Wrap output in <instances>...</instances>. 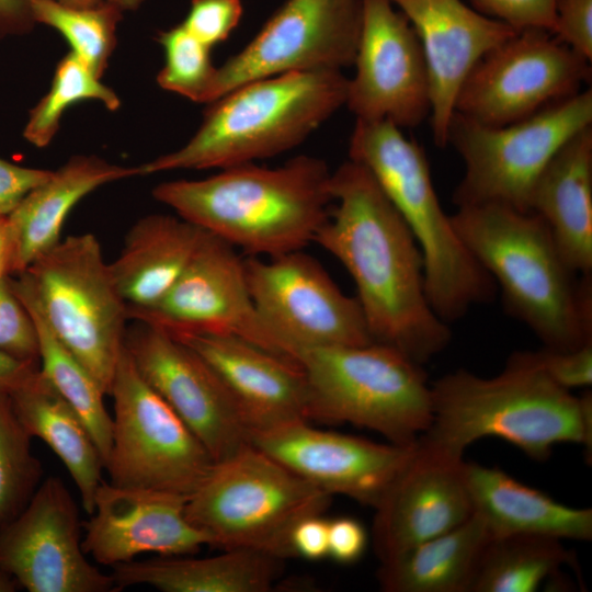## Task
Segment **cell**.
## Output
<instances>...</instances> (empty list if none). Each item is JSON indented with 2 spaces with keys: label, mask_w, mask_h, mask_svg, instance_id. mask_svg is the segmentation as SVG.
Masks as SVG:
<instances>
[{
  "label": "cell",
  "mask_w": 592,
  "mask_h": 592,
  "mask_svg": "<svg viewBox=\"0 0 592 592\" xmlns=\"http://www.w3.org/2000/svg\"><path fill=\"white\" fill-rule=\"evenodd\" d=\"M330 187L334 205L314 242L351 275L373 340L425 364L446 349L452 332L429 303L415 238L360 163L343 162Z\"/></svg>",
  "instance_id": "6da1fadb"
},
{
  "label": "cell",
  "mask_w": 592,
  "mask_h": 592,
  "mask_svg": "<svg viewBox=\"0 0 592 592\" xmlns=\"http://www.w3.org/2000/svg\"><path fill=\"white\" fill-rule=\"evenodd\" d=\"M331 173L322 159L303 155L277 168L252 162L163 182L152 195L249 257L273 258L314 242L333 203Z\"/></svg>",
  "instance_id": "7a4b0ae2"
},
{
  "label": "cell",
  "mask_w": 592,
  "mask_h": 592,
  "mask_svg": "<svg viewBox=\"0 0 592 592\" xmlns=\"http://www.w3.org/2000/svg\"><path fill=\"white\" fill-rule=\"evenodd\" d=\"M451 220L500 288L505 311L544 348L567 351L592 342V274L570 267L538 215L483 203L458 206Z\"/></svg>",
  "instance_id": "3957f363"
},
{
  "label": "cell",
  "mask_w": 592,
  "mask_h": 592,
  "mask_svg": "<svg viewBox=\"0 0 592 592\" xmlns=\"http://www.w3.org/2000/svg\"><path fill=\"white\" fill-rule=\"evenodd\" d=\"M432 422L423 436L464 454L487 437L504 440L535 460L560 443L592 448V395H572L554 383L531 351L510 355L502 372L485 378L464 368L431 384Z\"/></svg>",
  "instance_id": "277c9868"
},
{
  "label": "cell",
  "mask_w": 592,
  "mask_h": 592,
  "mask_svg": "<svg viewBox=\"0 0 592 592\" xmlns=\"http://www.w3.org/2000/svg\"><path fill=\"white\" fill-rule=\"evenodd\" d=\"M342 71L293 72L244 83L214 102L181 148L138 166V175L226 169L289 151L345 105Z\"/></svg>",
  "instance_id": "5b68a950"
},
{
  "label": "cell",
  "mask_w": 592,
  "mask_h": 592,
  "mask_svg": "<svg viewBox=\"0 0 592 592\" xmlns=\"http://www.w3.org/2000/svg\"><path fill=\"white\" fill-rule=\"evenodd\" d=\"M350 160L363 166L402 217L424 261L425 292L435 314L449 323L474 305L494 299L497 285L456 234L435 192L419 144L388 121L356 119Z\"/></svg>",
  "instance_id": "8992f818"
},
{
  "label": "cell",
  "mask_w": 592,
  "mask_h": 592,
  "mask_svg": "<svg viewBox=\"0 0 592 592\" xmlns=\"http://www.w3.org/2000/svg\"><path fill=\"white\" fill-rule=\"evenodd\" d=\"M296 362L306 380L307 420L366 428L399 445L414 444L432 422L423 365L391 345L309 349Z\"/></svg>",
  "instance_id": "52a82bcc"
},
{
  "label": "cell",
  "mask_w": 592,
  "mask_h": 592,
  "mask_svg": "<svg viewBox=\"0 0 592 592\" xmlns=\"http://www.w3.org/2000/svg\"><path fill=\"white\" fill-rule=\"evenodd\" d=\"M330 497L249 443L213 464L187 497L185 515L210 546L285 559L294 556V527L322 514Z\"/></svg>",
  "instance_id": "ba28073f"
},
{
  "label": "cell",
  "mask_w": 592,
  "mask_h": 592,
  "mask_svg": "<svg viewBox=\"0 0 592 592\" xmlns=\"http://www.w3.org/2000/svg\"><path fill=\"white\" fill-rule=\"evenodd\" d=\"M10 285L110 394L124 348L127 305L93 234L69 236Z\"/></svg>",
  "instance_id": "9c48e42d"
},
{
  "label": "cell",
  "mask_w": 592,
  "mask_h": 592,
  "mask_svg": "<svg viewBox=\"0 0 592 592\" xmlns=\"http://www.w3.org/2000/svg\"><path fill=\"white\" fill-rule=\"evenodd\" d=\"M592 126V91H579L520 121L483 125L454 114L448 141L465 171L453 201L458 206L497 203L528 210L539 173L576 134Z\"/></svg>",
  "instance_id": "30bf717a"
},
{
  "label": "cell",
  "mask_w": 592,
  "mask_h": 592,
  "mask_svg": "<svg viewBox=\"0 0 592 592\" xmlns=\"http://www.w3.org/2000/svg\"><path fill=\"white\" fill-rule=\"evenodd\" d=\"M109 395L114 401L112 443L104 464L109 482L189 497L215 462L141 377L125 346Z\"/></svg>",
  "instance_id": "8fae6325"
},
{
  "label": "cell",
  "mask_w": 592,
  "mask_h": 592,
  "mask_svg": "<svg viewBox=\"0 0 592 592\" xmlns=\"http://www.w3.org/2000/svg\"><path fill=\"white\" fill-rule=\"evenodd\" d=\"M255 309L281 356L306 350L375 342L356 297L344 294L304 250L243 259Z\"/></svg>",
  "instance_id": "7c38bea8"
},
{
  "label": "cell",
  "mask_w": 592,
  "mask_h": 592,
  "mask_svg": "<svg viewBox=\"0 0 592 592\" xmlns=\"http://www.w3.org/2000/svg\"><path fill=\"white\" fill-rule=\"evenodd\" d=\"M590 77V61L550 32L521 30L474 66L455 113L483 125H506L581 91Z\"/></svg>",
  "instance_id": "4fadbf2b"
},
{
  "label": "cell",
  "mask_w": 592,
  "mask_h": 592,
  "mask_svg": "<svg viewBox=\"0 0 592 592\" xmlns=\"http://www.w3.org/2000/svg\"><path fill=\"white\" fill-rule=\"evenodd\" d=\"M361 23V0H287L217 67L209 103L254 80L353 66Z\"/></svg>",
  "instance_id": "5bb4252c"
},
{
  "label": "cell",
  "mask_w": 592,
  "mask_h": 592,
  "mask_svg": "<svg viewBox=\"0 0 592 592\" xmlns=\"http://www.w3.org/2000/svg\"><path fill=\"white\" fill-rule=\"evenodd\" d=\"M127 318L173 337L234 335L281 356L251 298L243 259L209 232L168 293L150 306L127 307Z\"/></svg>",
  "instance_id": "9a60e30c"
},
{
  "label": "cell",
  "mask_w": 592,
  "mask_h": 592,
  "mask_svg": "<svg viewBox=\"0 0 592 592\" xmlns=\"http://www.w3.org/2000/svg\"><path fill=\"white\" fill-rule=\"evenodd\" d=\"M0 567L29 592L117 591L112 574L87 559L77 503L57 477L43 480L0 528Z\"/></svg>",
  "instance_id": "2e32d148"
},
{
  "label": "cell",
  "mask_w": 592,
  "mask_h": 592,
  "mask_svg": "<svg viewBox=\"0 0 592 592\" xmlns=\"http://www.w3.org/2000/svg\"><path fill=\"white\" fill-rule=\"evenodd\" d=\"M124 346L141 377L214 462L250 443V431L231 394L198 353L168 332L141 322L126 329Z\"/></svg>",
  "instance_id": "e0dca14e"
},
{
  "label": "cell",
  "mask_w": 592,
  "mask_h": 592,
  "mask_svg": "<svg viewBox=\"0 0 592 592\" xmlns=\"http://www.w3.org/2000/svg\"><path fill=\"white\" fill-rule=\"evenodd\" d=\"M362 23L345 105L356 119L415 127L430 115L424 56L408 19L391 0H361Z\"/></svg>",
  "instance_id": "ac0fdd59"
},
{
  "label": "cell",
  "mask_w": 592,
  "mask_h": 592,
  "mask_svg": "<svg viewBox=\"0 0 592 592\" xmlns=\"http://www.w3.org/2000/svg\"><path fill=\"white\" fill-rule=\"evenodd\" d=\"M463 455L419 436L379 503L373 544L380 561L446 533L473 514Z\"/></svg>",
  "instance_id": "d6986e66"
},
{
  "label": "cell",
  "mask_w": 592,
  "mask_h": 592,
  "mask_svg": "<svg viewBox=\"0 0 592 592\" xmlns=\"http://www.w3.org/2000/svg\"><path fill=\"white\" fill-rule=\"evenodd\" d=\"M250 443L330 496L342 494L373 508L415 444L378 443L316 429L307 421L252 432Z\"/></svg>",
  "instance_id": "ffe728a7"
},
{
  "label": "cell",
  "mask_w": 592,
  "mask_h": 592,
  "mask_svg": "<svg viewBox=\"0 0 592 592\" xmlns=\"http://www.w3.org/2000/svg\"><path fill=\"white\" fill-rule=\"evenodd\" d=\"M186 499L178 493L118 487L103 480L84 523V553L96 562L113 567L145 553L183 556L210 546L209 537L187 520Z\"/></svg>",
  "instance_id": "44dd1931"
},
{
  "label": "cell",
  "mask_w": 592,
  "mask_h": 592,
  "mask_svg": "<svg viewBox=\"0 0 592 592\" xmlns=\"http://www.w3.org/2000/svg\"><path fill=\"white\" fill-rule=\"evenodd\" d=\"M413 27L424 56L430 118L439 147L448 141L459 90L474 66L517 31L462 0H391Z\"/></svg>",
  "instance_id": "7402d4cb"
},
{
  "label": "cell",
  "mask_w": 592,
  "mask_h": 592,
  "mask_svg": "<svg viewBox=\"0 0 592 592\" xmlns=\"http://www.w3.org/2000/svg\"><path fill=\"white\" fill-rule=\"evenodd\" d=\"M173 338L198 353L218 374L250 434L308 421L306 380L297 362L228 334Z\"/></svg>",
  "instance_id": "603a6c76"
},
{
  "label": "cell",
  "mask_w": 592,
  "mask_h": 592,
  "mask_svg": "<svg viewBox=\"0 0 592 592\" xmlns=\"http://www.w3.org/2000/svg\"><path fill=\"white\" fill-rule=\"evenodd\" d=\"M528 210L546 223L570 267L592 274V126L549 160L532 187Z\"/></svg>",
  "instance_id": "cb8c5ba5"
},
{
  "label": "cell",
  "mask_w": 592,
  "mask_h": 592,
  "mask_svg": "<svg viewBox=\"0 0 592 592\" xmlns=\"http://www.w3.org/2000/svg\"><path fill=\"white\" fill-rule=\"evenodd\" d=\"M474 513L492 537L540 535L589 540L592 510L565 505L496 467L464 463Z\"/></svg>",
  "instance_id": "d4e9b609"
},
{
  "label": "cell",
  "mask_w": 592,
  "mask_h": 592,
  "mask_svg": "<svg viewBox=\"0 0 592 592\" xmlns=\"http://www.w3.org/2000/svg\"><path fill=\"white\" fill-rule=\"evenodd\" d=\"M138 175L137 167L110 163L96 156H73L32 190L8 216L12 238V275L25 271L60 241L75 205L98 187Z\"/></svg>",
  "instance_id": "484cf974"
},
{
  "label": "cell",
  "mask_w": 592,
  "mask_h": 592,
  "mask_svg": "<svg viewBox=\"0 0 592 592\" xmlns=\"http://www.w3.org/2000/svg\"><path fill=\"white\" fill-rule=\"evenodd\" d=\"M206 232L180 216L140 218L127 232L119 255L110 263L127 307L160 300L184 272Z\"/></svg>",
  "instance_id": "4316f807"
},
{
  "label": "cell",
  "mask_w": 592,
  "mask_h": 592,
  "mask_svg": "<svg viewBox=\"0 0 592 592\" xmlns=\"http://www.w3.org/2000/svg\"><path fill=\"white\" fill-rule=\"evenodd\" d=\"M283 559L236 548L191 558L159 556L112 567L116 590L145 584L163 592H265L278 578Z\"/></svg>",
  "instance_id": "83f0119b"
},
{
  "label": "cell",
  "mask_w": 592,
  "mask_h": 592,
  "mask_svg": "<svg viewBox=\"0 0 592 592\" xmlns=\"http://www.w3.org/2000/svg\"><path fill=\"white\" fill-rule=\"evenodd\" d=\"M10 398L27 433L60 458L77 486L83 510L91 514L104 462L84 422L39 368Z\"/></svg>",
  "instance_id": "f1b7e54d"
},
{
  "label": "cell",
  "mask_w": 592,
  "mask_h": 592,
  "mask_svg": "<svg viewBox=\"0 0 592 592\" xmlns=\"http://www.w3.org/2000/svg\"><path fill=\"white\" fill-rule=\"evenodd\" d=\"M491 538L474 513L459 526L380 561L379 585L387 592H469Z\"/></svg>",
  "instance_id": "f546056e"
},
{
  "label": "cell",
  "mask_w": 592,
  "mask_h": 592,
  "mask_svg": "<svg viewBox=\"0 0 592 592\" xmlns=\"http://www.w3.org/2000/svg\"><path fill=\"white\" fill-rule=\"evenodd\" d=\"M573 556L561 539L540 535L492 537L469 592H534Z\"/></svg>",
  "instance_id": "4dcf8cb0"
},
{
  "label": "cell",
  "mask_w": 592,
  "mask_h": 592,
  "mask_svg": "<svg viewBox=\"0 0 592 592\" xmlns=\"http://www.w3.org/2000/svg\"><path fill=\"white\" fill-rule=\"evenodd\" d=\"M21 303L36 328L41 373L84 422L105 464L111 449L113 420L104 405V391L91 373L53 333L41 314L32 305Z\"/></svg>",
  "instance_id": "1f68e13d"
},
{
  "label": "cell",
  "mask_w": 592,
  "mask_h": 592,
  "mask_svg": "<svg viewBox=\"0 0 592 592\" xmlns=\"http://www.w3.org/2000/svg\"><path fill=\"white\" fill-rule=\"evenodd\" d=\"M35 22L58 31L71 53L101 78L116 44L122 11L102 1L89 8H73L54 0H30Z\"/></svg>",
  "instance_id": "d6a6232c"
},
{
  "label": "cell",
  "mask_w": 592,
  "mask_h": 592,
  "mask_svg": "<svg viewBox=\"0 0 592 592\" xmlns=\"http://www.w3.org/2000/svg\"><path fill=\"white\" fill-rule=\"evenodd\" d=\"M84 100H96L110 111L121 105L117 94L70 52L57 64L48 92L30 112L24 138L35 147H46L55 137L65 111Z\"/></svg>",
  "instance_id": "836d02e7"
},
{
  "label": "cell",
  "mask_w": 592,
  "mask_h": 592,
  "mask_svg": "<svg viewBox=\"0 0 592 592\" xmlns=\"http://www.w3.org/2000/svg\"><path fill=\"white\" fill-rule=\"evenodd\" d=\"M32 439L10 395L0 390V528L24 509L42 482L43 467L33 454Z\"/></svg>",
  "instance_id": "e575fe53"
},
{
  "label": "cell",
  "mask_w": 592,
  "mask_h": 592,
  "mask_svg": "<svg viewBox=\"0 0 592 592\" xmlns=\"http://www.w3.org/2000/svg\"><path fill=\"white\" fill-rule=\"evenodd\" d=\"M157 39L164 52L158 84L191 101L209 103L217 71L212 62V48L194 37L182 23L160 32Z\"/></svg>",
  "instance_id": "d590c367"
},
{
  "label": "cell",
  "mask_w": 592,
  "mask_h": 592,
  "mask_svg": "<svg viewBox=\"0 0 592 592\" xmlns=\"http://www.w3.org/2000/svg\"><path fill=\"white\" fill-rule=\"evenodd\" d=\"M0 353L39 367V345L35 325L10 285L0 280Z\"/></svg>",
  "instance_id": "8d00e7d4"
},
{
  "label": "cell",
  "mask_w": 592,
  "mask_h": 592,
  "mask_svg": "<svg viewBox=\"0 0 592 592\" xmlns=\"http://www.w3.org/2000/svg\"><path fill=\"white\" fill-rule=\"evenodd\" d=\"M242 15L241 0H192L183 26L213 47L228 38Z\"/></svg>",
  "instance_id": "74e56055"
},
{
  "label": "cell",
  "mask_w": 592,
  "mask_h": 592,
  "mask_svg": "<svg viewBox=\"0 0 592 592\" xmlns=\"http://www.w3.org/2000/svg\"><path fill=\"white\" fill-rule=\"evenodd\" d=\"M537 366L557 385L572 390L592 384V342L574 350L531 351Z\"/></svg>",
  "instance_id": "f35d334b"
},
{
  "label": "cell",
  "mask_w": 592,
  "mask_h": 592,
  "mask_svg": "<svg viewBox=\"0 0 592 592\" xmlns=\"http://www.w3.org/2000/svg\"><path fill=\"white\" fill-rule=\"evenodd\" d=\"M557 0H473L486 15L516 31L539 29L551 33Z\"/></svg>",
  "instance_id": "ab89813d"
},
{
  "label": "cell",
  "mask_w": 592,
  "mask_h": 592,
  "mask_svg": "<svg viewBox=\"0 0 592 592\" xmlns=\"http://www.w3.org/2000/svg\"><path fill=\"white\" fill-rule=\"evenodd\" d=\"M551 34L591 62L592 0H557Z\"/></svg>",
  "instance_id": "60d3db41"
},
{
  "label": "cell",
  "mask_w": 592,
  "mask_h": 592,
  "mask_svg": "<svg viewBox=\"0 0 592 592\" xmlns=\"http://www.w3.org/2000/svg\"><path fill=\"white\" fill-rule=\"evenodd\" d=\"M53 171L20 167L0 158V216H9Z\"/></svg>",
  "instance_id": "b9f144b4"
},
{
  "label": "cell",
  "mask_w": 592,
  "mask_h": 592,
  "mask_svg": "<svg viewBox=\"0 0 592 592\" xmlns=\"http://www.w3.org/2000/svg\"><path fill=\"white\" fill-rule=\"evenodd\" d=\"M367 533L353 517H338L328 524V556L340 563H353L364 554Z\"/></svg>",
  "instance_id": "7bdbcfd3"
},
{
  "label": "cell",
  "mask_w": 592,
  "mask_h": 592,
  "mask_svg": "<svg viewBox=\"0 0 592 592\" xmlns=\"http://www.w3.org/2000/svg\"><path fill=\"white\" fill-rule=\"evenodd\" d=\"M328 524L321 514L303 519L293 530L291 544L294 556L320 560L328 556Z\"/></svg>",
  "instance_id": "ee69618b"
},
{
  "label": "cell",
  "mask_w": 592,
  "mask_h": 592,
  "mask_svg": "<svg viewBox=\"0 0 592 592\" xmlns=\"http://www.w3.org/2000/svg\"><path fill=\"white\" fill-rule=\"evenodd\" d=\"M34 23L30 0H0V36L23 33Z\"/></svg>",
  "instance_id": "f6af8a7d"
},
{
  "label": "cell",
  "mask_w": 592,
  "mask_h": 592,
  "mask_svg": "<svg viewBox=\"0 0 592 592\" xmlns=\"http://www.w3.org/2000/svg\"><path fill=\"white\" fill-rule=\"evenodd\" d=\"M38 366L16 361L0 353V390L12 394L22 387L38 369Z\"/></svg>",
  "instance_id": "bcb514c9"
},
{
  "label": "cell",
  "mask_w": 592,
  "mask_h": 592,
  "mask_svg": "<svg viewBox=\"0 0 592 592\" xmlns=\"http://www.w3.org/2000/svg\"><path fill=\"white\" fill-rule=\"evenodd\" d=\"M12 238L8 216H0V280L12 275Z\"/></svg>",
  "instance_id": "7dc6e473"
},
{
  "label": "cell",
  "mask_w": 592,
  "mask_h": 592,
  "mask_svg": "<svg viewBox=\"0 0 592 592\" xmlns=\"http://www.w3.org/2000/svg\"><path fill=\"white\" fill-rule=\"evenodd\" d=\"M20 587L16 579L7 570L0 567V592H14Z\"/></svg>",
  "instance_id": "c3c4849f"
},
{
  "label": "cell",
  "mask_w": 592,
  "mask_h": 592,
  "mask_svg": "<svg viewBox=\"0 0 592 592\" xmlns=\"http://www.w3.org/2000/svg\"><path fill=\"white\" fill-rule=\"evenodd\" d=\"M103 1L115 5L121 11H124V10L137 9L145 0H103Z\"/></svg>",
  "instance_id": "681fc988"
},
{
  "label": "cell",
  "mask_w": 592,
  "mask_h": 592,
  "mask_svg": "<svg viewBox=\"0 0 592 592\" xmlns=\"http://www.w3.org/2000/svg\"><path fill=\"white\" fill-rule=\"evenodd\" d=\"M60 4L73 8H89L101 3L103 0H54Z\"/></svg>",
  "instance_id": "f907efd6"
}]
</instances>
